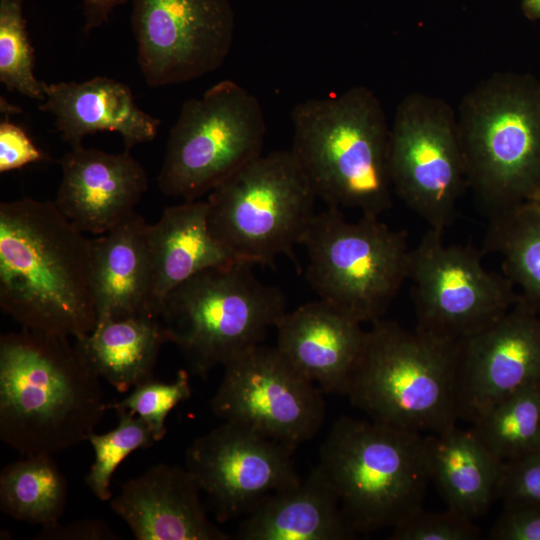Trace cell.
I'll return each instance as SVG.
<instances>
[{"mask_svg":"<svg viewBox=\"0 0 540 540\" xmlns=\"http://www.w3.org/2000/svg\"><path fill=\"white\" fill-rule=\"evenodd\" d=\"M90 239L54 201L0 204V306L22 328L78 338L96 326Z\"/></svg>","mask_w":540,"mask_h":540,"instance_id":"cell-1","label":"cell"},{"mask_svg":"<svg viewBox=\"0 0 540 540\" xmlns=\"http://www.w3.org/2000/svg\"><path fill=\"white\" fill-rule=\"evenodd\" d=\"M108 403L69 337L22 328L0 337V438L24 456L53 455L95 432Z\"/></svg>","mask_w":540,"mask_h":540,"instance_id":"cell-2","label":"cell"},{"mask_svg":"<svg viewBox=\"0 0 540 540\" xmlns=\"http://www.w3.org/2000/svg\"><path fill=\"white\" fill-rule=\"evenodd\" d=\"M290 151L317 198L376 216L392 205L389 135L383 106L365 86L307 99L291 113Z\"/></svg>","mask_w":540,"mask_h":540,"instance_id":"cell-3","label":"cell"},{"mask_svg":"<svg viewBox=\"0 0 540 540\" xmlns=\"http://www.w3.org/2000/svg\"><path fill=\"white\" fill-rule=\"evenodd\" d=\"M343 395L370 420L429 434L456 426V342L371 323Z\"/></svg>","mask_w":540,"mask_h":540,"instance_id":"cell-4","label":"cell"},{"mask_svg":"<svg viewBox=\"0 0 540 540\" xmlns=\"http://www.w3.org/2000/svg\"><path fill=\"white\" fill-rule=\"evenodd\" d=\"M457 122L467 187L490 217L540 190V82L495 73L462 98Z\"/></svg>","mask_w":540,"mask_h":540,"instance_id":"cell-5","label":"cell"},{"mask_svg":"<svg viewBox=\"0 0 540 540\" xmlns=\"http://www.w3.org/2000/svg\"><path fill=\"white\" fill-rule=\"evenodd\" d=\"M318 466L356 534L402 523L423 508L431 481L424 436L347 416L332 425Z\"/></svg>","mask_w":540,"mask_h":540,"instance_id":"cell-6","label":"cell"},{"mask_svg":"<svg viewBox=\"0 0 540 540\" xmlns=\"http://www.w3.org/2000/svg\"><path fill=\"white\" fill-rule=\"evenodd\" d=\"M252 264L211 267L178 285L164 298L159 319L167 342L202 379L260 345L286 312L284 294L260 281Z\"/></svg>","mask_w":540,"mask_h":540,"instance_id":"cell-7","label":"cell"},{"mask_svg":"<svg viewBox=\"0 0 540 540\" xmlns=\"http://www.w3.org/2000/svg\"><path fill=\"white\" fill-rule=\"evenodd\" d=\"M316 199L290 150L261 154L208 194L209 229L241 262L272 266L288 256L296 263Z\"/></svg>","mask_w":540,"mask_h":540,"instance_id":"cell-8","label":"cell"},{"mask_svg":"<svg viewBox=\"0 0 540 540\" xmlns=\"http://www.w3.org/2000/svg\"><path fill=\"white\" fill-rule=\"evenodd\" d=\"M300 245L306 278L320 299L361 324L381 319L408 279L405 232L376 216L349 221L341 209L327 207L314 214Z\"/></svg>","mask_w":540,"mask_h":540,"instance_id":"cell-9","label":"cell"},{"mask_svg":"<svg viewBox=\"0 0 540 540\" xmlns=\"http://www.w3.org/2000/svg\"><path fill=\"white\" fill-rule=\"evenodd\" d=\"M266 122L258 99L232 80L184 102L158 176L162 193L197 200L262 154Z\"/></svg>","mask_w":540,"mask_h":540,"instance_id":"cell-10","label":"cell"},{"mask_svg":"<svg viewBox=\"0 0 540 540\" xmlns=\"http://www.w3.org/2000/svg\"><path fill=\"white\" fill-rule=\"evenodd\" d=\"M393 192L444 232L467 187L457 113L445 100L413 92L398 104L389 135Z\"/></svg>","mask_w":540,"mask_h":540,"instance_id":"cell-11","label":"cell"},{"mask_svg":"<svg viewBox=\"0 0 540 540\" xmlns=\"http://www.w3.org/2000/svg\"><path fill=\"white\" fill-rule=\"evenodd\" d=\"M429 229L411 249L408 279L416 329L457 342L494 322L518 300L504 275L489 272L471 247L446 244Z\"/></svg>","mask_w":540,"mask_h":540,"instance_id":"cell-12","label":"cell"},{"mask_svg":"<svg viewBox=\"0 0 540 540\" xmlns=\"http://www.w3.org/2000/svg\"><path fill=\"white\" fill-rule=\"evenodd\" d=\"M224 367L211 410L294 450L321 429L326 405L319 387L277 347L257 345Z\"/></svg>","mask_w":540,"mask_h":540,"instance_id":"cell-13","label":"cell"},{"mask_svg":"<svg viewBox=\"0 0 540 540\" xmlns=\"http://www.w3.org/2000/svg\"><path fill=\"white\" fill-rule=\"evenodd\" d=\"M138 63L150 87L193 80L230 53L235 16L229 0H131Z\"/></svg>","mask_w":540,"mask_h":540,"instance_id":"cell-14","label":"cell"},{"mask_svg":"<svg viewBox=\"0 0 540 540\" xmlns=\"http://www.w3.org/2000/svg\"><path fill=\"white\" fill-rule=\"evenodd\" d=\"M294 451L223 421L191 443L186 468L207 496L217 521L224 523L248 515L273 493L300 482Z\"/></svg>","mask_w":540,"mask_h":540,"instance_id":"cell-15","label":"cell"},{"mask_svg":"<svg viewBox=\"0 0 540 540\" xmlns=\"http://www.w3.org/2000/svg\"><path fill=\"white\" fill-rule=\"evenodd\" d=\"M540 383V313L519 295L485 328L456 342L458 418L474 424L511 394Z\"/></svg>","mask_w":540,"mask_h":540,"instance_id":"cell-16","label":"cell"},{"mask_svg":"<svg viewBox=\"0 0 540 540\" xmlns=\"http://www.w3.org/2000/svg\"><path fill=\"white\" fill-rule=\"evenodd\" d=\"M54 203L83 233L101 235L133 213L148 189L143 166L125 150L112 154L83 145L60 160Z\"/></svg>","mask_w":540,"mask_h":540,"instance_id":"cell-17","label":"cell"},{"mask_svg":"<svg viewBox=\"0 0 540 540\" xmlns=\"http://www.w3.org/2000/svg\"><path fill=\"white\" fill-rule=\"evenodd\" d=\"M201 493L186 467L159 463L126 481L110 508L137 540H228L208 518Z\"/></svg>","mask_w":540,"mask_h":540,"instance_id":"cell-18","label":"cell"},{"mask_svg":"<svg viewBox=\"0 0 540 540\" xmlns=\"http://www.w3.org/2000/svg\"><path fill=\"white\" fill-rule=\"evenodd\" d=\"M279 351L324 393L343 394L364 346L362 324L333 304L308 302L278 320Z\"/></svg>","mask_w":540,"mask_h":540,"instance_id":"cell-19","label":"cell"},{"mask_svg":"<svg viewBox=\"0 0 540 540\" xmlns=\"http://www.w3.org/2000/svg\"><path fill=\"white\" fill-rule=\"evenodd\" d=\"M41 111L55 118L61 137L71 148L87 135L119 133L125 150L155 138L160 120L141 110L130 88L115 79L97 76L84 82L46 84Z\"/></svg>","mask_w":540,"mask_h":540,"instance_id":"cell-20","label":"cell"},{"mask_svg":"<svg viewBox=\"0 0 540 540\" xmlns=\"http://www.w3.org/2000/svg\"><path fill=\"white\" fill-rule=\"evenodd\" d=\"M148 227L134 211L109 231L90 239L89 283L97 322L153 316Z\"/></svg>","mask_w":540,"mask_h":540,"instance_id":"cell-21","label":"cell"},{"mask_svg":"<svg viewBox=\"0 0 540 540\" xmlns=\"http://www.w3.org/2000/svg\"><path fill=\"white\" fill-rule=\"evenodd\" d=\"M148 240L150 310L155 317L167 294L192 276L211 267L241 262L211 234L207 200L184 201L166 208L155 224H149Z\"/></svg>","mask_w":540,"mask_h":540,"instance_id":"cell-22","label":"cell"},{"mask_svg":"<svg viewBox=\"0 0 540 540\" xmlns=\"http://www.w3.org/2000/svg\"><path fill=\"white\" fill-rule=\"evenodd\" d=\"M348 524L338 494L317 465L299 483L267 497L240 522L239 540H347Z\"/></svg>","mask_w":540,"mask_h":540,"instance_id":"cell-23","label":"cell"},{"mask_svg":"<svg viewBox=\"0 0 540 540\" xmlns=\"http://www.w3.org/2000/svg\"><path fill=\"white\" fill-rule=\"evenodd\" d=\"M430 480L447 507L474 520L499 498L504 462L482 442L473 428L456 426L424 436Z\"/></svg>","mask_w":540,"mask_h":540,"instance_id":"cell-24","label":"cell"},{"mask_svg":"<svg viewBox=\"0 0 540 540\" xmlns=\"http://www.w3.org/2000/svg\"><path fill=\"white\" fill-rule=\"evenodd\" d=\"M74 340L89 368L120 393L154 378L160 348L167 342L160 319L150 315L97 322Z\"/></svg>","mask_w":540,"mask_h":540,"instance_id":"cell-25","label":"cell"},{"mask_svg":"<svg viewBox=\"0 0 540 540\" xmlns=\"http://www.w3.org/2000/svg\"><path fill=\"white\" fill-rule=\"evenodd\" d=\"M67 498V479L50 454L25 456L1 471L0 508L15 520L53 525L64 514Z\"/></svg>","mask_w":540,"mask_h":540,"instance_id":"cell-26","label":"cell"},{"mask_svg":"<svg viewBox=\"0 0 540 540\" xmlns=\"http://www.w3.org/2000/svg\"><path fill=\"white\" fill-rule=\"evenodd\" d=\"M485 248L501 256L505 276L540 313V212L524 203L490 217Z\"/></svg>","mask_w":540,"mask_h":540,"instance_id":"cell-27","label":"cell"},{"mask_svg":"<svg viewBox=\"0 0 540 540\" xmlns=\"http://www.w3.org/2000/svg\"><path fill=\"white\" fill-rule=\"evenodd\" d=\"M472 428L503 462L540 449V383L498 402Z\"/></svg>","mask_w":540,"mask_h":540,"instance_id":"cell-28","label":"cell"},{"mask_svg":"<svg viewBox=\"0 0 540 540\" xmlns=\"http://www.w3.org/2000/svg\"><path fill=\"white\" fill-rule=\"evenodd\" d=\"M24 0H0V81L10 92L43 101L46 83L34 75V50L30 43Z\"/></svg>","mask_w":540,"mask_h":540,"instance_id":"cell-29","label":"cell"},{"mask_svg":"<svg viewBox=\"0 0 540 540\" xmlns=\"http://www.w3.org/2000/svg\"><path fill=\"white\" fill-rule=\"evenodd\" d=\"M118 425L103 433H92L95 459L85 477L91 492L101 501L112 499L111 480L122 461L132 452L152 446L156 440L150 427L137 415L126 410L116 411Z\"/></svg>","mask_w":540,"mask_h":540,"instance_id":"cell-30","label":"cell"},{"mask_svg":"<svg viewBox=\"0 0 540 540\" xmlns=\"http://www.w3.org/2000/svg\"><path fill=\"white\" fill-rule=\"evenodd\" d=\"M191 395L190 376L181 369L170 383L155 378L134 387L129 395L118 402L108 403V409L126 410L140 417L152 430L156 442L166 433L169 412Z\"/></svg>","mask_w":540,"mask_h":540,"instance_id":"cell-31","label":"cell"},{"mask_svg":"<svg viewBox=\"0 0 540 540\" xmlns=\"http://www.w3.org/2000/svg\"><path fill=\"white\" fill-rule=\"evenodd\" d=\"M481 531L474 520L447 507L431 512L419 509L392 528L391 540H478Z\"/></svg>","mask_w":540,"mask_h":540,"instance_id":"cell-32","label":"cell"},{"mask_svg":"<svg viewBox=\"0 0 540 540\" xmlns=\"http://www.w3.org/2000/svg\"><path fill=\"white\" fill-rule=\"evenodd\" d=\"M499 498L504 505L540 506V449L504 462Z\"/></svg>","mask_w":540,"mask_h":540,"instance_id":"cell-33","label":"cell"},{"mask_svg":"<svg viewBox=\"0 0 540 540\" xmlns=\"http://www.w3.org/2000/svg\"><path fill=\"white\" fill-rule=\"evenodd\" d=\"M48 157L31 141L22 127L8 117L0 123V172L22 168Z\"/></svg>","mask_w":540,"mask_h":540,"instance_id":"cell-34","label":"cell"},{"mask_svg":"<svg viewBox=\"0 0 540 540\" xmlns=\"http://www.w3.org/2000/svg\"><path fill=\"white\" fill-rule=\"evenodd\" d=\"M489 536L492 540H540V506L504 505Z\"/></svg>","mask_w":540,"mask_h":540,"instance_id":"cell-35","label":"cell"},{"mask_svg":"<svg viewBox=\"0 0 540 540\" xmlns=\"http://www.w3.org/2000/svg\"><path fill=\"white\" fill-rule=\"evenodd\" d=\"M37 540H118L120 537L100 519H82L69 524L60 521L43 527Z\"/></svg>","mask_w":540,"mask_h":540,"instance_id":"cell-36","label":"cell"},{"mask_svg":"<svg viewBox=\"0 0 540 540\" xmlns=\"http://www.w3.org/2000/svg\"><path fill=\"white\" fill-rule=\"evenodd\" d=\"M128 2L131 0H82L85 20L83 31L88 34L91 30L108 22L111 12Z\"/></svg>","mask_w":540,"mask_h":540,"instance_id":"cell-37","label":"cell"},{"mask_svg":"<svg viewBox=\"0 0 540 540\" xmlns=\"http://www.w3.org/2000/svg\"><path fill=\"white\" fill-rule=\"evenodd\" d=\"M526 17L532 20L540 19V0H521Z\"/></svg>","mask_w":540,"mask_h":540,"instance_id":"cell-38","label":"cell"},{"mask_svg":"<svg viewBox=\"0 0 540 540\" xmlns=\"http://www.w3.org/2000/svg\"><path fill=\"white\" fill-rule=\"evenodd\" d=\"M526 203L540 212V190H538Z\"/></svg>","mask_w":540,"mask_h":540,"instance_id":"cell-39","label":"cell"}]
</instances>
